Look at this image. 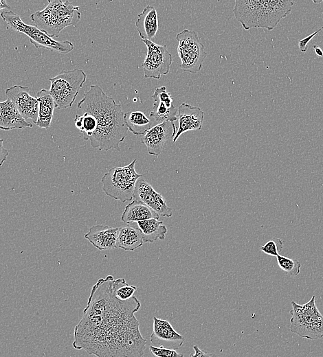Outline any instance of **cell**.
I'll return each mask as SVG.
<instances>
[{
    "instance_id": "ac0fdd59",
    "label": "cell",
    "mask_w": 323,
    "mask_h": 357,
    "mask_svg": "<svg viewBox=\"0 0 323 357\" xmlns=\"http://www.w3.org/2000/svg\"><path fill=\"white\" fill-rule=\"evenodd\" d=\"M137 16L135 27L141 39L152 41L159 28L156 9L154 6L148 5Z\"/></svg>"
},
{
    "instance_id": "5bb4252c",
    "label": "cell",
    "mask_w": 323,
    "mask_h": 357,
    "mask_svg": "<svg viewBox=\"0 0 323 357\" xmlns=\"http://www.w3.org/2000/svg\"><path fill=\"white\" fill-rule=\"evenodd\" d=\"M176 133L177 128L174 122H163L153 126L142 135L141 142L145 144L149 154L158 157L163 150L166 141L173 139Z\"/></svg>"
},
{
    "instance_id": "836d02e7",
    "label": "cell",
    "mask_w": 323,
    "mask_h": 357,
    "mask_svg": "<svg viewBox=\"0 0 323 357\" xmlns=\"http://www.w3.org/2000/svg\"><path fill=\"white\" fill-rule=\"evenodd\" d=\"M3 9L11 10V7L6 1L0 0V10Z\"/></svg>"
},
{
    "instance_id": "277c9868",
    "label": "cell",
    "mask_w": 323,
    "mask_h": 357,
    "mask_svg": "<svg viewBox=\"0 0 323 357\" xmlns=\"http://www.w3.org/2000/svg\"><path fill=\"white\" fill-rule=\"evenodd\" d=\"M79 8L69 1H48L44 9L30 15V19L33 25L49 37H58L64 28L75 27L78 23L81 16Z\"/></svg>"
},
{
    "instance_id": "1f68e13d",
    "label": "cell",
    "mask_w": 323,
    "mask_h": 357,
    "mask_svg": "<svg viewBox=\"0 0 323 357\" xmlns=\"http://www.w3.org/2000/svg\"><path fill=\"white\" fill-rule=\"evenodd\" d=\"M194 353H191L190 357H217L214 353H209L201 349L198 345L193 346Z\"/></svg>"
},
{
    "instance_id": "7a4b0ae2",
    "label": "cell",
    "mask_w": 323,
    "mask_h": 357,
    "mask_svg": "<svg viewBox=\"0 0 323 357\" xmlns=\"http://www.w3.org/2000/svg\"><path fill=\"white\" fill-rule=\"evenodd\" d=\"M77 108L92 115L96 119V130L89 139L93 148L120 150V143L128 132L121 104H118L100 86L93 84L84 93Z\"/></svg>"
},
{
    "instance_id": "30bf717a",
    "label": "cell",
    "mask_w": 323,
    "mask_h": 357,
    "mask_svg": "<svg viewBox=\"0 0 323 357\" xmlns=\"http://www.w3.org/2000/svg\"><path fill=\"white\" fill-rule=\"evenodd\" d=\"M141 41L147 47V54L142 67L146 78L159 80L169 73L172 57L166 45H158L153 41Z\"/></svg>"
},
{
    "instance_id": "ffe728a7",
    "label": "cell",
    "mask_w": 323,
    "mask_h": 357,
    "mask_svg": "<svg viewBox=\"0 0 323 357\" xmlns=\"http://www.w3.org/2000/svg\"><path fill=\"white\" fill-rule=\"evenodd\" d=\"M143 244L142 233L138 227L129 224L119 228L116 248L133 251L142 246Z\"/></svg>"
},
{
    "instance_id": "3957f363",
    "label": "cell",
    "mask_w": 323,
    "mask_h": 357,
    "mask_svg": "<svg viewBox=\"0 0 323 357\" xmlns=\"http://www.w3.org/2000/svg\"><path fill=\"white\" fill-rule=\"evenodd\" d=\"M291 0H236L233 13L243 29L274 30L280 20L290 14Z\"/></svg>"
},
{
    "instance_id": "8fae6325",
    "label": "cell",
    "mask_w": 323,
    "mask_h": 357,
    "mask_svg": "<svg viewBox=\"0 0 323 357\" xmlns=\"http://www.w3.org/2000/svg\"><path fill=\"white\" fill-rule=\"evenodd\" d=\"M133 198L146 205L159 216L170 218L172 216V209L167 205L164 196L142 177L135 183Z\"/></svg>"
},
{
    "instance_id": "4316f807",
    "label": "cell",
    "mask_w": 323,
    "mask_h": 357,
    "mask_svg": "<svg viewBox=\"0 0 323 357\" xmlns=\"http://www.w3.org/2000/svg\"><path fill=\"white\" fill-rule=\"evenodd\" d=\"M278 266L291 276H297L300 272L301 264L297 260H293L285 256H276Z\"/></svg>"
},
{
    "instance_id": "e575fe53",
    "label": "cell",
    "mask_w": 323,
    "mask_h": 357,
    "mask_svg": "<svg viewBox=\"0 0 323 357\" xmlns=\"http://www.w3.org/2000/svg\"><path fill=\"white\" fill-rule=\"evenodd\" d=\"M315 53L317 54V56L322 57L323 56V51L322 49L318 45H314L313 46Z\"/></svg>"
},
{
    "instance_id": "9c48e42d",
    "label": "cell",
    "mask_w": 323,
    "mask_h": 357,
    "mask_svg": "<svg viewBox=\"0 0 323 357\" xmlns=\"http://www.w3.org/2000/svg\"><path fill=\"white\" fill-rule=\"evenodd\" d=\"M176 38L178 41L177 53L181 60L180 68L192 73L200 71L207 52L198 34L186 29L178 33Z\"/></svg>"
},
{
    "instance_id": "4dcf8cb0",
    "label": "cell",
    "mask_w": 323,
    "mask_h": 357,
    "mask_svg": "<svg viewBox=\"0 0 323 357\" xmlns=\"http://www.w3.org/2000/svg\"><path fill=\"white\" fill-rule=\"evenodd\" d=\"M323 29V26L321 27L319 30L314 32L311 34L309 35L308 36L298 41V47L300 51L302 52H306L308 49V44L311 41V40L322 30Z\"/></svg>"
},
{
    "instance_id": "52a82bcc",
    "label": "cell",
    "mask_w": 323,
    "mask_h": 357,
    "mask_svg": "<svg viewBox=\"0 0 323 357\" xmlns=\"http://www.w3.org/2000/svg\"><path fill=\"white\" fill-rule=\"evenodd\" d=\"M50 81L49 94L52 97L55 107L58 109L71 108L74 103L80 89L87 80L82 69L63 70Z\"/></svg>"
},
{
    "instance_id": "f546056e",
    "label": "cell",
    "mask_w": 323,
    "mask_h": 357,
    "mask_svg": "<svg viewBox=\"0 0 323 357\" xmlns=\"http://www.w3.org/2000/svg\"><path fill=\"white\" fill-rule=\"evenodd\" d=\"M152 98L155 102H162L168 107L174 106L172 104V97L170 93L166 91V87L164 86L156 88L152 95Z\"/></svg>"
},
{
    "instance_id": "7402d4cb",
    "label": "cell",
    "mask_w": 323,
    "mask_h": 357,
    "mask_svg": "<svg viewBox=\"0 0 323 357\" xmlns=\"http://www.w3.org/2000/svg\"><path fill=\"white\" fill-rule=\"evenodd\" d=\"M124 119L128 130L135 135H144L154 126L151 119L140 111L125 113Z\"/></svg>"
},
{
    "instance_id": "44dd1931",
    "label": "cell",
    "mask_w": 323,
    "mask_h": 357,
    "mask_svg": "<svg viewBox=\"0 0 323 357\" xmlns=\"http://www.w3.org/2000/svg\"><path fill=\"white\" fill-rule=\"evenodd\" d=\"M159 216L144 203L133 200L124 208L121 220L126 223L149 219H159Z\"/></svg>"
},
{
    "instance_id": "7c38bea8",
    "label": "cell",
    "mask_w": 323,
    "mask_h": 357,
    "mask_svg": "<svg viewBox=\"0 0 323 357\" xmlns=\"http://www.w3.org/2000/svg\"><path fill=\"white\" fill-rule=\"evenodd\" d=\"M153 319V331L150 340L153 346L173 349L182 346L184 337L176 332L168 321L156 316Z\"/></svg>"
},
{
    "instance_id": "5b68a950",
    "label": "cell",
    "mask_w": 323,
    "mask_h": 357,
    "mask_svg": "<svg viewBox=\"0 0 323 357\" xmlns=\"http://www.w3.org/2000/svg\"><path fill=\"white\" fill-rule=\"evenodd\" d=\"M289 330L303 338L315 340L323 337V316L315 305V296L304 304L291 301Z\"/></svg>"
},
{
    "instance_id": "f1b7e54d",
    "label": "cell",
    "mask_w": 323,
    "mask_h": 357,
    "mask_svg": "<svg viewBox=\"0 0 323 357\" xmlns=\"http://www.w3.org/2000/svg\"><path fill=\"white\" fill-rule=\"evenodd\" d=\"M149 351L153 357H184L183 354L176 349L164 347H157L153 345L149 346Z\"/></svg>"
},
{
    "instance_id": "e0dca14e",
    "label": "cell",
    "mask_w": 323,
    "mask_h": 357,
    "mask_svg": "<svg viewBox=\"0 0 323 357\" xmlns=\"http://www.w3.org/2000/svg\"><path fill=\"white\" fill-rule=\"evenodd\" d=\"M32 128V124L25 119L11 100L0 102V129L11 130Z\"/></svg>"
},
{
    "instance_id": "603a6c76",
    "label": "cell",
    "mask_w": 323,
    "mask_h": 357,
    "mask_svg": "<svg viewBox=\"0 0 323 357\" xmlns=\"http://www.w3.org/2000/svg\"><path fill=\"white\" fill-rule=\"evenodd\" d=\"M137 225L142 233L145 243H153L158 239L164 240L168 231L163 222L157 219L138 221Z\"/></svg>"
},
{
    "instance_id": "8992f818",
    "label": "cell",
    "mask_w": 323,
    "mask_h": 357,
    "mask_svg": "<svg viewBox=\"0 0 323 357\" xmlns=\"http://www.w3.org/2000/svg\"><path fill=\"white\" fill-rule=\"evenodd\" d=\"M135 163L134 159L129 165L112 168L104 174L101 183L106 195L122 203L133 198L135 183L142 176L136 172Z\"/></svg>"
},
{
    "instance_id": "4fadbf2b",
    "label": "cell",
    "mask_w": 323,
    "mask_h": 357,
    "mask_svg": "<svg viewBox=\"0 0 323 357\" xmlns=\"http://www.w3.org/2000/svg\"><path fill=\"white\" fill-rule=\"evenodd\" d=\"M29 91L27 87L16 84L6 89L5 93L25 119H31L36 124L38 102L36 97L30 95Z\"/></svg>"
},
{
    "instance_id": "9a60e30c",
    "label": "cell",
    "mask_w": 323,
    "mask_h": 357,
    "mask_svg": "<svg viewBox=\"0 0 323 357\" xmlns=\"http://www.w3.org/2000/svg\"><path fill=\"white\" fill-rule=\"evenodd\" d=\"M177 120L179 123L176 135L172 139L175 143L183 133L190 130H199L202 128L204 112L197 106H193L185 102L177 108Z\"/></svg>"
},
{
    "instance_id": "83f0119b",
    "label": "cell",
    "mask_w": 323,
    "mask_h": 357,
    "mask_svg": "<svg viewBox=\"0 0 323 357\" xmlns=\"http://www.w3.org/2000/svg\"><path fill=\"white\" fill-rule=\"evenodd\" d=\"M284 242L280 238H273L260 246V250L270 256H277L283 248Z\"/></svg>"
},
{
    "instance_id": "2e32d148",
    "label": "cell",
    "mask_w": 323,
    "mask_h": 357,
    "mask_svg": "<svg viewBox=\"0 0 323 357\" xmlns=\"http://www.w3.org/2000/svg\"><path fill=\"white\" fill-rule=\"evenodd\" d=\"M118 231L119 228L117 227L93 225L85 235V238L100 251L111 250L116 248Z\"/></svg>"
},
{
    "instance_id": "d6a6232c",
    "label": "cell",
    "mask_w": 323,
    "mask_h": 357,
    "mask_svg": "<svg viewBox=\"0 0 323 357\" xmlns=\"http://www.w3.org/2000/svg\"><path fill=\"white\" fill-rule=\"evenodd\" d=\"M8 154V150L3 147V139H0V167L6 161Z\"/></svg>"
},
{
    "instance_id": "d6986e66",
    "label": "cell",
    "mask_w": 323,
    "mask_h": 357,
    "mask_svg": "<svg viewBox=\"0 0 323 357\" xmlns=\"http://www.w3.org/2000/svg\"><path fill=\"white\" fill-rule=\"evenodd\" d=\"M36 97L38 102V117L36 125L38 128H49L55 107L54 101L49 90L42 89L36 93Z\"/></svg>"
},
{
    "instance_id": "484cf974",
    "label": "cell",
    "mask_w": 323,
    "mask_h": 357,
    "mask_svg": "<svg viewBox=\"0 0 323 357\" xmlns=\"http://www.w3.org/2000/svg\"><path fill=\"white\" fill-rule=\"evenodd\" d=\"M137 290L136 286L129 285L124 278H118L113 280V292L116 298L122 301H126L134 296Z\"/></svg>"
},
{
    "instance_id": "6da1fadb",
    "label": "cell",
    "mask_w": 323,
    "mask_h": 357,
    "mask_svg": "<svg viewBox=\"0 0 323 357\" xmlns=\"http://www.w3.org/2000/svg\"><path fill=\"white\" fill-rule=\"evenodd\" d=\"M112 275L93 286L83 315L74 327V349L97 357H144L146 340L135 316L141 306L133 296L122 301L113 292Z\"/></svg>"
},
{
    "instance_id": "cb8c5ba5",
    "label": "cell",
    "mask_w": 323,
    "mask_h": 357,
    "mask_svg": "<svg viewBox=\"0 0 323 357\" xmlns=\"http://www.w3.org/2000/svg\"><path fill=\"white\" fill-rule=\"evenodd\" d=\"M177 113L178 109L175 106L168 107L162 102L155 101L149 116L155 126L166 122H174L177 120Z\"/></svg>"
},
{
    "instance_id": "d4e9b609",
    "label": "cell",
    "mask_w": 323,
    "mask_h": 357,
    "mask_svg": "<svg viewBox=\"0 0 323 357\" xmlns=\"http://www.w3.org/2000/svg\"><path fill=\"white\" fill-rule=\"evenodd\" d=\"M74 124L76 128L83 134L85 140H89L97 128L96 118L87 112L82 115H76L74 118Z\"/></svg>"
},
{
    "instance_id": "ba28073f",
    "label": "cell",
    "mask_w": 323,
    "mask_h": 357,
    "mask_svg": "<svg viewBox=\"0 0 323 357\" xmlns=\"http://www.w3.org/2000/svg\"><path fill=\"white\" fill-rule=\"evenodd\" d=\"M1 16L10 28L27 36L30 43L37 49L44 48L49 51L66 54L74 48L71 42L56 41L34 25L25 23L20 16L12 10L1 12Z\"/></svg>"
}]
</instances>
